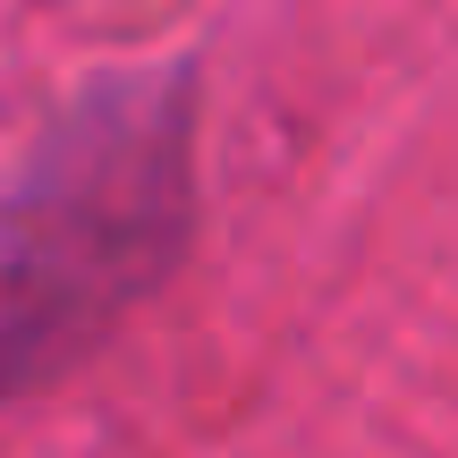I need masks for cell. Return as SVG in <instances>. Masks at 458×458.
I'll return each instance as SVG.
<instances>
[{
  "mask_svg": "<svg viewBox=\"0 0 458 458\" xmlns=\"http://www.w3.org/2000/svg\"><path fill=\"white\" fill-rule=\"evenodd\" d=\"M196 102L187 77L94 85L0 213V399L111 331L187 238Z\"/></svg>",
  "mask_w": 458,
  "mask_h": 458,
  "instance_id": "6da1fadb",
  "label": "cell"
}]
</instances>
